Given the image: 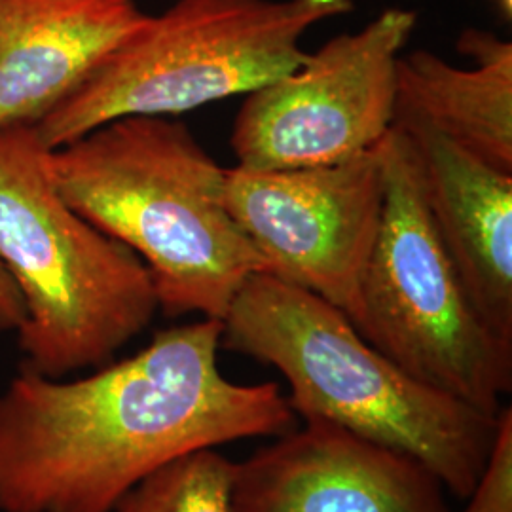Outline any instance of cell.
I'll return each mask as SVG.
<instances>
[{
	"label": "cell",
	"mask_w": 512,
	"mask_h": 512,
	"mask_svg": "<svg viewBox=\"0 0 512 512\" xmlns=\"http://www.w3.org/2000/svg\"><path fill=\"white\" fill-rule=\"evenodd\" d=\"M463 512H512V408L497 418V433L488 463L467 497Z\"/></svg>",
	"instance_id": "obj_14"
},
{
	"label": "cell",
	"mask_w": 512,
	"mask_h": 512,
	"mask_svg": "<svg viewBox=\"0 0 512 512\" xmlns=\"http://www.w3.org/2000/svg\"><path fill=\"white\" fill-rule=\"evenodd\" d=\"M459 69L429 50L399 55L393 128H427L512 175V42L465 29Z\"/></svg>",
	"instance_id": "obj_12"
},
{
	"label": "cell",
	"mask_w": 512,
	"mask_h": 512,
	"mask_svg": "<svg viewBox=\"0 0 512 512\" xmlns=\"http://www.w3.org/2000/svg\"><path fill=\"white\" fill-rule=\"evenodd\" d=\"M220 338L200 319L84 378L23 368L0 393V512H112L175 459L294 429L279 385L220 372Z\"/></svg>",
	"instance_id": "obj_1"
},
{
	"label": "cell",
	"mask_w": 512,
	"mask_h": 512,
	"mask_svg": "<svg viewBox=\"0 0 512 512\" xmlns=\"http://www.w3.org/2000/svg\"><path fill=\"white\" fill-rule=\"evenodd\" d=\"M23 302L8 272L0 264V332H18L23 323Z\"/></svg>",
	"instance_id": "obj_15"
},
{
	"label": "cell",
	"mask_w": 512,
	"mask_h": 512,
	"mask_svg": "<svg viewBox=\"0 0 512 512\" xmlns=\"http://www.w3.org/2000/svg\"><path fill=\"white\" fill-rule=\"evenodd\" d=\"M65 202L143 260L167 317L222 321L266 266L224 202L226 169L183 122L128 116L48 152Z\"/></svg>",
	"instance_id": "obj_2"
},
{
	"label": "cell",
	"mask_w": 512,
	"mask_h": 512,
	"mask_svg": "<svg viewBox=\"0 0 512 512\" xmlns=\"http://www.w3.org/2000/svg\"><path fill=\"white\" fill-rule=\"evenodd\" d=\"M234 471L217 448L196 450L147 476L112 512H234Z\"/></svg>",
	"instance_id": "obj_13"
},
{
	"label": "cell",
	"mask_w": 512,
	"mask_h": 512,
	"mask_svg": "<svg viewBox=\"0 0 512 512\" xmlns=\"http://www.w3.org/2000/svg\"><path fill=\"white\" fill-rule=\"evenodd\" d=\"M224 202L266 272L348 313L384 207L382 143L338 164L226 169Z\"/></svg>",
	"instance_id": "obj_8"
},
{
	"label": "cell",
	"mask_w": 512,
	"mask_h": 512,
	"mask_svg": "<svg viewBox=\"0 0 512 512\" xmlns=\"http://www.w3.org/2000/svg\"><path fill=\"white\" fill-rule=\"evenodd\" d=\"M492 4L497 16L509 23L512 19V0H492Z\"/></svg>",
	"instance_id": "obj_16"
},
{
	"label": "cell",
	"mask_w": 512,
	"mask_h": 512,
	"mask_svg": "<svg viewBox=\"0 0 512 512\" xmlns=\"http://www.w3.org/2000/svg\"><path fill=\"white\" fill-rule=\"evenodd\" d=\"M384 207L348 319L421 384L497 418L512 389V344L475 310L440 241L416 150L399 129L382 141Z\"/></svg>",
	"instance_id": "obj_6"
},
{
	"label": "cell",
	"mask_w": 512,
	"mask_h": 512,
	"mask_svg": "<svg viewBox=\"0 0 512 512\" xmlns=\"http://www.w3.org/2000/svg\"><path fill=\"white\" fill-rule=\"evenodd\" d=\"M418 12L385 8L361 31L330 38L304 63L247 93L232 126L239 167L338 164L378 147L393 128L397 61Z\"/></svg>",
	"instance_id": "obj_7"
},
{
	"label": "cell",
	"mask_w": 512,
	"mask_h": 512,
	"mask_svg": "<svg viewBox=\"0 0 512 512\" xmlns=\"http://www.w3.org/2000/svg\"><path fill=\"white\" fill-rule=\"evenodd\" d=\"M147 18L135 0H0V129L37 126Z\"/></svg>",
	"instance_id": "obj_10"
},
{
	"label": "cell",
	"mask_w": 512,
	"mask_h": 512,
	"mask_svg": "<svg viewBox=\"0 0 512 512\" xmlns=\"http://www.w3.org/2000/svg\"><path fill=\"white\" fill-rule=\"evenodd\" d=\"M353 0H175L38 122L54 150L128 116H177L247 95L298 69L311 27Z\"/></svg>",
	"instance_id": "obj_5"
},
{
	"label": "cell",
	"mask_w": 512,
	"mask_h": 512,
	"mask_svg": "<svg viewBox=\"0 0 512 512\" xmlns=\"http://www.w3.org/2000/svg\"><path fill=\"white\" fill-rule=\"evenodd\" d=\"M420 164L431 219L482 321L512 344V175L427 128H395Z\"/></svg>",
	"instance_id": "obj_11"
},
{
	"label": "cell",
	"mask_w": 512,
	"mask_h": 512,
	"mask_svg": "<svg viewBox=\"0 0 512 512\" xmlns=\"http://www.w3.org/2000/svg\"><path fill=\"white\" fill-rule=\"evenodd\" d=\"M220 348L277 368L296 416L403 452L459 499L475 490L499 416L406 374L321 296L274 275H251L222 319Z\"/></svg>",
	"instance_id": "obj_3"
},
{
	"label": "cell",
	"mask_w": 512,
	"mask_h": 512,
	"mask_svg": "<svg viewBox=\"0 0 512 512\" xmlns=\"http://www.w3.org/2000/svg\"><path fill=\"white\" fill-rule=\"evenodd\" d=\"M35 126L0 129V264L23 302L25 370L107 365L160 311L143 260L57 192Z\"/></svg>",
	"instance_id": "obj_4"
},
{
	"label": "cell",
	"mask_w": 512,
	"mask_h": 512,
	"mask_svg": "<svg viewBox=\"0 0 512 512\" xmlns=\"http://www.w3.org/2000/svg\"><path fill=\"white\" fill-rule=\"evenodd\" d=\"M416 459L319 418L236 463L234 512H452Z\"/></svg>",
	"instance_id": "obj_9"
}]
</instances>
